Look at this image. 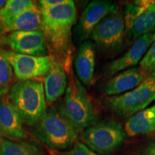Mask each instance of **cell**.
<instances>
[{
    "mask_svg": "<svg viewBox=\"0 0 155 155\" xmlns=\"http://www.w3.org/2000/svg\"><path fill=\"white\" fill-rule=\"evenodd\" d=\"M41 12L42 31L50 55L65 63L72 58V29L77 18L75 4L67 0L63 5Z\"/></svg>",
    "mask_w": 155,
    "mask_h": 155,
    "instance_id": "1",
    "label": "cell"
},
{
    "mask_svg": "<svg viewBox=\"0 0 155 155\" xmlns=\"http://www.w3.org/2000/svg\"><path fill=\"white\" fill-rule=\"evenodd\" d=\"M65 68L68 86L59 111L80 132L98 121V112L91 97L73 75L72 58L65 62Z\"/></svg>",
    "mask_w": 155,
    "mask_h": 155,
    "instance_id": "2",
    "label": "cell"
},
{
    "mask_svg": "<svg viewBox=\"0 0 155 155\" xmlns=\"http://www.w3.org/2000/svg\"><path fill=\"white\" fill-rule=\"evenodd\" d=\"M8 96L27 125H35L48 108L43 82L40 79L17 81L12 85Z\"/></svg>",
    "mask_w": 155,
    "mask_h": 155,
    "instance_id": "3",
    "label": "cell"
},
{
    "mask_svg": "<svg viewBox=\"0 0 155 155\" xmlns=\"http://www.w3.org/2000/svg\"><path fill=\"white\" fill-rule=\"evenodd\" d=\"M35 126L34 134L52 150H69L77 142L79 132L59 110L48 108Z\"/></svg>",
    "mask_w": 155,
    "mask_h": 155,
    "instance_id": "4",
    "label": "cell"
},
{
    "mask_svg": "<svg viewBox=\"0 0 155 155\" xmlns=\"http://www.w3.org/2000/svg\"><path fill=\"white\" fill-rule=\"evenodd\" d=\"M155 100V76L146 78L133 90L119 96L106 98L110 111L122 117L132 116L147 108Z\"/></svg>",
    "mask_w": 155,
    "mask_h": 155,
    "instance_id": "5",
    "label": "cell"
},
{
    "mask_svg": "<svg viewBox=\"0 0 155 155\" xmlns=\"http://www.w3.org/2000/svg\"><path fill=\"white\" fill-rule=\"evenodd\" d=\"M126 131L115 121H98L87 128L83 134L85 145L101 155L111 154L121 146Z\"/></svg>",
    "mask_w": 155,
    "mask_h": 155,
    "instance_id": "6",
    "label": "cell"
},
{
    "mask_svg": "<svg viewBox=\"0 0 155 155\" xmlns=\"http://www.w3.org/2000/svg\"><path fill=\"white\" fill-rule=\"evenodd\" d=\"M126 32L124 15L118 10L106 17L93 30L91 38L104 52H116L121 48Z\"/></svg>",
    "mask_w": 155,
    "mask_h": 155,
    "instance_id": "7",
    "label": "cell"
},
{
    "mask_svg": "<svg viewBox=\"0 0 155 155\" xmlns=\"http://www.w3.org/2000/svg\"><path fill=\"white\" fill-rule=\"evenodd\" d=\"M0 40L15 53L38 57L50 55L42 30L17 31L6 35L0 34Z\"/></svg>",
    "mask_w": 155,
    "mask_h": 155,
    "instance_id": "8",
    "label": "cell"
},
{
    "mask_svg": "<svg viewBox=\"0 0 155 155\" xmlns=\"http://www.w3.org/2000/svg\"><path fill=\"white\" fill-rule=\"evenodd\" d=\"M5 55L13 69L17 81L40 79L49 71L53 56H32L5 50Z\"/></svg>",
    "mask_w": 155,
    "mask_h": 155,
    "instance_id": "9",
    "label": "cell"
},
{
    "mask_svg": "<svg viewBox=\"0 0 155 155\" xmlns=\"http://www.w3.org/2000/svg\"><path fill=\"white\" fill-rule=\"evenodd\" d=\"M118 10H119L118 5L108 0H95L89 3L74 29L77 41L82 42L90 38L93 30L99 22L108 15Z\"/></svg>",
    "mask_w": 155,
    "mask_h": 155,
    "instance_id": "10",
    "label": "cell"
},
{
    "mask_svg": "<svg viewBox=\"0 0 155 155\" xmlns=\"http://www.w3.org/2000/svg\"><path fill=\"white\" fill-rule=\"evenodd\" d=\"M155 40V33L152 32L139 37L123 55L111 61L106 66V76H112L121 71L134 68L140 63L145 53Z\"/></svg>",
    "mask_w": 155,
    "mask_h": 155,
    "instance_id": "11",
    "label": "cell"
},
{
    "mask_svg": "<svg viewBox=\"0 0 155 155\" xmlns=\"http://www.w3.org/2000/svg\"><path fill=\"white\" fill-rule=\"evenodd\" d=\"M24 122L10 102L8 95L0 97V138L23 141L28 138Z\"/></svg>",
    "mask_w": 155,
    "mask_h": 155,
    "instance_id": "12",
    "label": "cell"
},
{
    "mask_svg": "<svg viewBox=\"0 0 155 155\" xmlns=\"http://www.w3.org/2000/svg\"><path fill=\"white\" fill-rule=\"evenodd\" d=\"M44 89L48 106L57 101L65 94L68 86V78L65 63L53 56L51 66L44 76Z\"/></svg>",
    "mask_w": 155,
    "mask_h": 155,
    "instance_id": "13",
    "label": "cell"
},
{
    "mask_svg": "<svg viewBox=\"0 0 155 155\" xmlns=\"http://www.w3.org/2000/svg\"><path fill=\"white\" fill-rule=\"evenodd\" d=\"M42 12L37 5L16 16L0 20V34L17 31L42 30Z\"/></svg>",
    "mask_w": 155,
    "mask_h": 155,
    "instance_id": "14",
    "label": "cell"
},
{
    "mask_svg": "<svg viewBox=\"0 0 155 155\" xmlns=\"http://www.w3.org/2000/svg\"><path fill=\"white\" fill-rule=\"evenodd\" d=\"M96 62V46L91 40H85L79 46L74 59L75 73L83 84L91 86L93 83Z\"/></svg>",
    "mask_w": 155,
    "mask_h": 155,
    "instance_id": "15",
    "label": "cell"
},
{
    "mask_svg": "<svg viewBox=\"0 0 155 155\" xmlns=\"http://www.w3.org/2000/svg\"><path fill=\"white\" fill-rule=\"evenodd\" d=\"M145 79L139 67H134L116 74L108 80L103 87V91L109 96H117L131 91Z\"/></svg>",
    "mask_w": 155,
    "mask_h": 155,
    "instance_id": "16",
    "label": "cell"
},
{
    "mask_svg": "<svg viewBox=\"0 0 155 155\" xmlns=\"http://www.w3.org/2000/svg\"><path fill=\"white\" fill-rule=\"evenodd\" d=\"M124 130L130 137L155 131V104L131 116L126 122Z\"/></svg>",
    "mask_w": 155,
    "mask_h": 155,
    "instance_id": "17",
    "label": "cell"
},
{
    "mask_svg": "<svg viewBox=\"0 0 155 155\" xmlns=\"http://www.w3.org/2000/svg\"><path fill=\"white\" fill-rule=\"evenodd\" d=\"M155 30V0L150 7L134 22L127 33L128 41H135L139 37L152 33Z\"/></svg>",
    "mask_w": 155,
    "mask_h": 155,
    "instance_id": "18",
    "label": "cell"
},
{
    "mask_svg": "<svg viewBox=\"0 0 155 155\" xmlns=\"http://www.w3.org/2000/svg\"><path fill=\"white\" fill-rule=\"evenodd\" d=\"M0 155H44L36 145L25 141L0 138Z\"/></svg>",
    "mask_w": 155,
    "mask_h": 155,
    "instance_id": "19",
    "label": "cell"
},
{
    "mask_svg": "<svg viewBox=\"0 0 155 155\" xmlns=\"http://www.w3.org/2000/svg\"><path fill=\"white\" fill-rule=\"evenodd\" d=\"M0 40V97L8 95L12 86L14 72L8 59L5 55V50Z\"/></svg>",
    "mask_w": 155,
    "mask_h": 155,
    "instance_id": "20",
    "label": "cell"
},
{
    "mask_svg": "<svg viewBox=\"0 0 155 155\" xmlns=\"http://www.w3.org/2000/svg\"><path fill=\"white\" fill-rule=\"evenodd\" d=\"M153 0H137L125 4L124 19L126 31L129 30L134 22L150 7Z\"/></svg>",
    "mask_w": 155,
    "mask_h": 155,
    "instance_id": "21",
    "label": "cell"
},
{
    "mask_svg": "<svg viewBox=\"0 0 155 155\" xmlns=\"http://www.w3.org/2000/svg\"><path fill=\"white\" fill-rule=\"evenodd\" d=\"M37 5L36 2L32 0H9L0 11V20L16 16Z\"/></svg>",
    "mask_w": 155,
    "mask_h": 155,
    "instance_id": "22",
    "label": "cell"
},
{
    "mask_svg": "<svg viewBox=\"0 0 155 155\" xmlns=\"http://www.w3.org/2000/svg\"><path fill=\"white\" fill-rule=\"evenodd\" d=\"M144 78L155 76V40L139 63Z\"/></svg>",
    "mask_w": 155,
    "mask_h": 155,
    "instance_id": "23",
    "label": "cell"
},
{
    "mask_svg": "<svg viewBox=\"0 0 155 155\" xmlns=\"http://www.w3.org/2000/svg\"><path fill=\"white\" fill-rule=\"evenodd\" d=\"M53 152H55L53 155H101L90 150L83 143L78 141L71 150L65 152H56L53 150Z\"/></svg>",
    "mask_w": 155,
    "mask_h": 155,
    "instance_id": "24",
    "label": "cell"
},
{
    "mask_svg": "<svg viewBox=\"0 0 155 155\" xmlns=\"http://www.w3.org/2000/svg\"><path fill=\"white\" fill-rule=\"evenodd\" d=\"M67 0H41L38 2V6L41 11H46L65 3Z\"/></svg>",
    "mask_w": 155,
    "mask_h": 155,
    "instance_id": "25",
    "label": "cell"
},
{
    "mask_svg": "<svg viewBox=\"0 0 155 155\" xmlns=\"http://www.w3.org/2000/svg\"><path fill=\"white\" fill-rule=\"evenodd\" d=\"M142 155H155V142L151 144L147 147Z\"/></svg>",
    "mask_w": 155,
    "mask_h": 155,
    "instance_id": "26",
    "label": "cell"
},
{
    "mask_svg": "<svg viewBox=\"0 0 155 155\" xmlns=\"http://www.w3.org/2000/svg\"><path fill=\"white\" fill-rule=\"evenodd\" d=\"M6 2H7V1H5V0H0V11L2 10V9L4 7V6L5 5Z\"/></svg>",
    "mask_w": 155,
    "mask_h": 155,
    "instance_id": "27",
    "label": "cell"
}]
</instances>
